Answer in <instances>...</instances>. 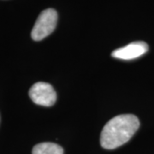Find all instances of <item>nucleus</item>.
<instances>
[{
  "label": "nucleus",
  "instance_id": "obj_1",
  "mask_svg": "<svg viewBox=\"0 0 154 154\" xmlns=\"http://www.w3.org/2000/svg\"><path fill=\"white\" fill-rule=\"evenodd\" d=\"M140 127L136 116L123 114L110 119L102 129L100 144L103 148L112 150L127 143Z\"/></svg>",
  "mask_w": 154,
  "mask_h": 154
},
{
  "label": "nucleus",
  "instance_id": "obj_2",
  "mask_svg": "<svg viewBox=\"0 0 154 154\" xmlns=\"http://www.w3.org/2000/svg\"><path fill=\"white\" fill-rule=\"evenodd\" d=\"M57 22V13L53 9L43 11L33 26L31 37L35 41L42 40L55 30Z\"/></svg>",
  "mask_w": 154,
  "mask_h": 154
},
{
  "label": "nucleus",
  "instance_id": "obj_3",
  "mask_svg": "<svg viewBox=\"0 0 154 154\" xmlns=\"http://www.w3.org/2000/svg\"><path fill=\"white\" fill-rule=\"evenodd\" d=\"M28 94L34 104L42 106H51L57 100L55 90L49 83L39 82L33 84Z\"/></svg>",
  "mask_w": 154,
  "mask_h": 154
},
{
  "label": "nucleus",
  "instance_id": "obj_4",
  "mask_svg": "<svg viewBox=\"0 0 154 154\" xmlns=\"http://www.w3.org/2000/svg\"><path fill=\"white\" fill-rule=\"evenodd\" d=\"M148 51V45L143 41H136L128 44L124 47L115 50L111 56L122 60H132L144 55Z\"/></svg>",
  "mask_w": 154,
  "mask_h": 154
},
{
  "label": "nucleus",
  "instance_id": "obj_5",
  "mask_svg": "<svg viewBox=\"0 0 154 154\" xmlns=\"http://www.w3.org/2000/svg\"><path fill=\"white\" fill-rule=\"evenodd\" d=\"M33 154H63V149L59 145L44 142L36 145L33 148Z\"/></svg>",
  "mask_w": 154,
  "mask_h": 154
}]
</instances>
